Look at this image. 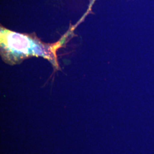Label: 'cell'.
I'll list each match as a JSON object with an SVG mask.
<instances>
[{
  "instance_id": "obj_1",
  "label": "cell",
  "mask_w": 154,
  "mask_h": 154,
  "mask_svg": "<svg viewBox=\"0 0 154 154\" xmlns=\"http://www.w3.org/2000/svg\"><path fill=\"white\" fill-rule=\"evenodd\" d=\"M8 48L18 54H30L31 41L22 35L12 33L8 35Z\"/></svg>"
}]
</instances>
